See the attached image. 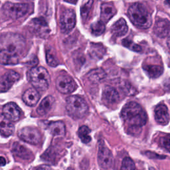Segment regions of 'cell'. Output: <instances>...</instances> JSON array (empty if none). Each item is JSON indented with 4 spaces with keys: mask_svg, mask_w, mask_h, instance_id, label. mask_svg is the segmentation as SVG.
I'll list each match as a JSON object with an SVG mask.
<instances>
[{
    "mask_svg": "<svg viewBox=\"0 0 170 170\" xmlns=\"http://www.w3.org/2000/svg\"><path fill=\"white\" fill-rule=\"evenodd\" d=\"M121 117L127 125L140 128L147 122V114L141 106L135 102H130L123 107Z\"/></svg>",
    "mask_w": 170,
    "mask_h": 170,
    "instance_id": "1",
    "label": "cell"
},
{
    "mask_svg": "<svg viewBox=\"0 0 170 170\" xmlns=\"http://www.w3.org/2000/svg\"><path fill=\"white\" fill-rule=\"evenodd\" d=\"M128 14L132 24L142 29L150 28L152 24V18L150 12L140 3L132 4L128 9Z\"/></svg>",
    "mask_w": 170,
    "mask_h": 170,
    "instance_id": "2",
    "label": "cell"
},
{
    "mask_svg": "<svg viewBox=\"0 0 170 170\" xmlns=\"http://www.w3.org/2000/svg\"><path fill=\"white\" fill-rule=\"evenodd\" d=\"M27 79L36 90L40 91L47 90L50 82L49 72L43 67L31 68L27 72Z\"/></svg>",
    "mask_w": 170,
    "mask_h": 170,
    "instance_id": "3",
    "label": "cell"
},
{
    "mask_svg": "<svg viewBox=\"0 0 170 170\" xmlns=\"http://www.w3.org/2000/svg\"><path fill=\"white\" fill-rule=\"evenodd\" d=\"M66 110L68 116L73 119H81L86 115L89 107L84 98L72 95L67 98Z\"/></svg>",
    "mask_w": 170,
    "mask_h": 170,
    "instance_id": "4",
    "label": "cell"
},
{
    "mask_svg": "<svg viewBox=\"0 0 170 170\" xmlns=\"http://www.w3.org/2000/svg\"><path fill=\"white\" fill-rule=\"evenodd\" d=\"M0 45L6 49L19 54L24 49L25 39L22 35L17 33H8L0 38Z\"/></svg>",
    "mask_w": 170,
    "mask_h": 170,
    "instance_id": "5",
    "label": "cell"
},
{
    "mask_svg": "<svg viewBox=\"0 0 170 170\" xmlns=\"http://www.w3.org/2000/svg\"><path fill=\"white\" fill-rule=\"evenodd\" d=\"M29 6L27 3L7 2L2 7L3 14L12 20H17L24 16L28 11Z\"/></svg>",
    "mask_w": 170,
    "mask_h": 170,
    "instance_id": "6",
    "label": "cell"
},
{
    "mask_svg": "<svg viewBox=\"0 0 170 170\" xmlns=\"http://www.w3.org/2000/svg\"><path fill=\"white\" fill-rule=\"evenodd\" d=\"M55 86L57 90L62 94L71 93L77 88L74 79L66 74H61L57 76L55 81Z\"/></svg>",
    "mask_w": 170,
    "mask_h": 170,
    "instance_id": "7",
    "label": "cell"
},
{
    "mask_svg": "<svg viewBox=\"0 0 170 170\" xmlns=\"http://www.w3.org/2000/svg\"><path fill=\"white\" fill-rule=\"evenodd\" d=\"M20 138L27 143L37 145L41 140V134L39 130L34 127L26 126L18 131Z\"/></svg>",
    "mask_w": 170,
    "mask_h": 170,
    "instance_id": "8",
    "label": "cell"
},
{
    "mask_svg": "<svg viewBox=\"0 0 170 170\" xmlns=\"http://www.w3.org/2000/svg\"><path fill=\"white\" fill-rule=\"evenodd\" d=\"M76 25V14L74 10L68 9L61 13L59 20V25L64 33H68Z\"/></svg>",
    "mask_w": 170,
    "mask_h": 170,
    "instance_id": "9",
    "label": "cell"
},
{
    "mask_svg": "<svg viewBox=\"0 0 170 170\" xmlns=\"http://www.w3.org/2000/svg\"><path fill=\"white\" fill-rule=\"evenodd\" d=\"M98 162L100 166L105 169L111 168L114 162V157L111 151L104 146L102 142H100L99 144Z\"/></svg>",
    "mask_w": 170,
    "mask_h": 170,
    "instance_id": "10",
    "label": "cell"
},
{
    "mask_svg": "<svg viewBox=\"0 0 170 170\" xmlns=\"http://www.w3.org/2000/svg\"><path fill=\"white\" fill-rule=\"evenodd\" d=\"M28 27L31 33L42 38L47 37L50 33L49 26L43 18H34L30 21Z\"/></svg>",
    "mask_w": 170,
    "mask_h": 170,
    "instance_id": "11",
    "label": "cell"
},
{
    "mask_svg": "<svg viewBox=\"0 0 170 170\" xmlns=\"http://www.w3.org/2000/svg\"><path fill=\"white\" fill-rule=\"evenodd\" d=\"M20 79V75L17 72L14 71L7 72L0 77V93H6Z\"/></svg>",
    "mask_w": 170,
    "mask_h": 170,
    "instance_id": "12",
    "label": "cell"
},
{
    "mask_svg": "<svg viewBox=\"0 0 170 170\" xmlns=\"http://www.w3.org/2000/svg\"><path fill=\"white\" fill-rule=\"evenodd\" d=\"M2 112L3 115L11 122H16L21 118L20 108L13 102H10L4 106Z\"/></svg>",
    "mask_w": 170,
    "mask_h": 170,
    "instance_id": "13",
    "label": "cell"
},
{
    "mask_svg": "<svg viewBox=\"0 0 170 170\" xmlns=\"http://www.w3.org/2000/svg\"><path fill=\"white\" fill-rule=\"evenodd\" d=\"M154 32L159 38L170 37V21L162 19L156 21L154 27Z\"/></svg>",
    "mask_w": 170,
    "mask_h": 170,
    "instance_id": "14",
    "label": "cell"
},
{
    "mask_svg": "<svg viewBox=\"0 0 170 170\" xmlns=\"http://www.w3.org/2000/svg\"><path fill=\"white\" fill-rule=\"evenodd\" d=\"M117 10L112 3H104L100 8V21L104 24L116 14Z\"/></svg>",
    "mask_w": 170,
    "mask_h": 170,
    "instance_id": "15",
    "label": "cell"
},
{
    "mask_svg": "<svg viewBox=\"0 0 170 170\" xmlns=\"http://www.w3.org/2000/svg\"><path fill=\"white\" fill-rule=\"evenodd\" d=\"M19 63V54L6 49L0 50V64L3 65H15Z\"/></svg>",
    "mask_w": 170,
    "mask_h": 170,
    "instance_id": "16",
    "label": "cell"
},
{
    "mask_svg": "<svg viewBox=\"0 0 170 170\" xmlns=\"http://www.w3.org/2000/svg\"><path fill=\"white\" fill-rule=\"evenodd\" d=\"M155 119L159 124L166 125L169 122V114L166 106L163 104L157 106L154 110Z\"/></svg>",
    "mask_w": 170,
    "mask_h": 170,
    "instance_id": "17",
    "label": "cell"
},
{
    "mask_svg": "<svg viewBox=\"0 0 170 170\" xmlns=\"http://www.w3.org/2000/svg\"><path fill=\"white\" fill-rule=\"evenodd\" d=\"M40 98V94L37 90L31 88L25 91L22 96V100L24 103L29 107H34L37 104Z\"/></svg>",
    "mask_w": 170,
    "mask_h": 170,
    "instance_id": "18",
    "label": "cell"
},
{
    "mask_svg": "<svg viewBox=\"0 0 170 170\" xmlns=\"http://www.w3.org/2000/svg\"><path fill=\"white\" fill-rule=\"evenodd\" d=\"M14 124L7 119L3 114H0V134L5 137H9L14 132Z\"/></svg>",
    "mask_w": 170,
    "mask_h": 170,
    "instance_id": "19",
    "label": "cell"
},
{
    "mask_svg": "<svg viewBox=\"0 0 170 170\" xmlns=\"http://www.w3.org/2000/svg\"><path fill=\"white\" fill-rule=\"evenodd\" d=\"M102 99L106 103L114 104L118 102L120 96H119L118 91L113 87L106 86L103 90Z\"/></svg>",
    "mask_w": 170,
    "mask_h": 170,
    "instance_id": "20",
    "label": "cell"
},
{
    "mask_svg": "<svg viewBox=\"0 0 170 170\" xmlns=\"http://www.w3.org/2000/svg\"><path fill=\"white\" fill-rule=\"evenodd\" d=\"M12 153L16 157L23 159H30L33 158V153L24 146L18 142H15L12 146Z\"/></svg>",
    "mask_w": 170,
    "mask_h": 170,
    "instance_id": "21",
    "label": "cell"
},
{
    "mask_svg": "<svg viewBox=\"0 0 170 170\" xmlns=\"http://www.w3.org/2000/svg\"><path fill=\"white\" fill-rule=\"evenodd\" d=\"M48 130L54 136H64L66 134L65 125L62 121L50 122L48 125Z\"/></svg>",
    "mask_w": 170,
    "mask_h": 170,
    "instance_id": "22",
    "label": "cell"
},
{
    "mask_svg": "<svg viewBox=\"0 0 170 170\" xmlns=\"http://www.w3.org/2000/svg\"><path fill=\"white\" fill-rule=\"evenodd\" d=\"M128 31V26L126 21L121 18L118 20L111 27V31L113 35L116 37H122L125 35Z\"/></svg>",
    "mask_w": 170,
    "mask_h": 170,
    "instance_id": "23",
    "label": "cell"
},
{
    "mask_svg": "<svg viewBox=\"0 0 170 170\" xmlns=\"http://www.w3.org/2000/svg\"><path fill=\"white\" fill-rule=\"evenodd\" d=\"M54 103V98L52 96H47L41 101L37 110V112L41 116L47 114L51 110L53 104Z\"/></svg>",
    "mask_w": 170,
    "mask_h": 170,
    "instance_id": "24",
    "label": "cell"
},
{
    "mask_svg": "<svg viewBox=\"0 0 170 170\" xmlns=\"http://www.w3.org/2000/svg\"><path fill=\"white\" fill-rule=\"evenodd\" d=\"M87 76H88V79L90 81L94 82V83H98L105 79L107 74L103 69L98 68L90 71Z\"/></svg>",
    "mask_w": 170,
    "mask_h": 170,
    "instance_id": "25",
    "label": "cell"
},
{
    "mask_svg": "<svg viewBox=\"0 0 170 170\" xmlns=\"http://www.w3.org/2000/svg\"><path fill=\"white\" fill-rule=\"evenodd\" d=\"M94 1L93 0H85L81 6V15L82 20L86 21L89 17L90 13L93 8Z\"/></svg>",
    "mask_w": 170,
    "mask_h": 170,
    "instance_id": "26",
    "label": "cell"
},
{
    "mask_svg": "<svg viewBox=\"0 0 170 170\" xmlns=\"http://www.w3.org/2000/svg\"><path fill=\"white\" fill-rule=\"evenodd\" d=\"M146 74L151 78H158L163 74V68L159 65H146L144 67Z\"/></svg>",
    "mask_w": 170,
    "mask_h": 170,
    "instance_id": "27",
    "label": "cell"
},
{
    "mask_svg": "<svg viewBox=\"0 0 170 170\" xmlns=\"http://www.w3.org/2000/svg\"><path fill=\"white\" fill-rule=\"evenodd\" d=\"M106 52L105 48L102 45L98 43H91L90 48V54L92 57L101 59Z\"/></svg>",
    "mask_w": 170,
    "mask_h": 170,
    "instance_id": "28",
    "label": "cell"
},
{
    "mask_svg": "<svg viewBox=\"0 0 170 170\" xmlns=\"http://www.w3.org/2000/svg\"><path fill=\"white\" fill-rule=\"evenodd\" d=\"M90 129L86 126H81L79 131H78V135H79L81 141L85 144H88L91 141V137L90 136Z\"/></svg>",
    "mask_w": 170,
    "mask_h": 170,
    "instance_id": "29",
    "label": "cell"
},
{
    "mask_svg": "<svg viewBox=\"0 0 170 170\" xmlns=\"http://www.w3.org/2000/svg\"><path fill=\"white\" fill-rule=\"evenodd\" d=\"M105 24L100 20L93 24L90 26L91 33L94 36H100L104 33L105 31Z\"/></svg>",
    "mask_w": 170,
    "mask_h": 170,
    "instance_id": "30",
    "label": "cell"
},
{
    "mask_svg": "<svg viewBox=\"0 0 170 170\" xmlns=\"http://www.w3.org/2000/svg\"><path fill=\"white\" fill-rule=\"evenodd\" d=\"M120 88L124 94L127 96H133L136 94V90L133 87L131 84L128 82H123L120 85Z\"/></svg>",
    "mask_w": 170,
    "mask_h": 170,
    "instance_id": "31",
    "label": "cell"
},
{
    "mask_svg": "<svg viewBox=\"0 0 170 170\" xmlns=\"http://www.w3.org/2000/svg\"><path fill=\"white\" fill-rule=\"evenodd\" d=\"M122 45L124 46V47H127L133 51L135 52H141L142 51V47L140 45L137 44H136L135 43L133 42V41L129 40V39H124L122 41Z\"/></svg>",
    "mask_w": 170,
    "mask_h": 170,
    "instance_id": "32",
    "label": "cell"
},
{
    "mask_svg": "<svg viewBox=\"0 0 170 170\" xmlns=\"http://www.w3.org/2000/svg\"><path fill=\"white\" fill-rule=\"evenodd\" d=\"M120 170H136L134 162L130 158H125L123 159Z\"/></svg>",
    "mask_w": 170,
    "mask_h": 170,
    "instance_id": "33",
    "label": "cell"
},
{
    "mask_svg": "<svg viewBox=\"0 0 170 170\" xmlns=\"http://www.w3.org/2000/svg\"><path fill=\"white\" fill-rule=\"evenodd\" d=\"M46 60H47L48 65L52 67H55L59 65L57 59L54 57V55L52 53H50L49 50H47L46 52Z\"/></svg>",
    "mask_w": 170,
    "mask_h": 170,
    "instance_id": "34",
    "label": "cell"
},
{
    "mask_svg": "<svg viewBox=\"0 0 170 170\" xmlns=\"http://www.w3.org/2000/svg\"><path fill=\"white\" fill-rule=\"evenodd\" d=\"M159 142L160 144L162 145L163 148L168 150L170 153V134L162 136L160 138Z\"/></svg>",
    "mask_w": 170,
    "mask_h": 170,
    "instance_id": "35",
    "label": "cell"
},
{
    "mask_svg": "<svg viewBox=\"0 0 170 170\" xmlns=\"http://www.w3.org/2000/svg\"><path fill=\"white\" fill-rule=\"evenodd\" d=\"M35 170H52V169L47 165H40L39 167H37Z\"/></svg>",
    "mask_w": 170,
    "mask_h": 170,
    "instance_id": "36",
    "label": "cell"
},
{
    "mask_svg": "<svg viewBox=\"0 0 170 170\" xmlns=\"http://www.w3.org/2000/svg\"><path fill=\"white\" fill-rule=\"evenodd\" d=\"M6 163V159L3 157H0V166H4Z\"/></svg>",
    "mask_w": 170,
    "mask_h": 170,
    "instance_id": "37",
    "label": "cell"
},
{
    "mask_svg": "<svg viewBox=\"0 0 170 170\" xmlns=\"http://www.w3.org/2000/svg\"><path fill=\"white\" fill-rule=\"evenodd\" d=\"M65 2L70 3H72V4H76V2H78V0H65Z\"/></svg>",
    "mask_w": 170,
    "mask_h": 170,
    "instance_id": "38",
    "label": "cell"
},
{
    "mask_svg": "<svg viewBox=\"0 0 170 170\" xmlns=\"http://www.w3.org/2000/svg\"><path fill=\"white\" fill-rule=\"evenodd\" d=\"M167 44H168V46L169 49H170V37H169V38H168V39Z\"/></svg>",
    "mask_w": 170,
    "mask_h": 170,
    "instance_id": "39",
    "label": "cell"
},
{
    "mask_svg": "<svg viewBox=\"0 0 170 170\" xmlns=\"http://www.w3.org/2000/svg\"><path fill=\"white\" fill-rule=\"evenodd\" d=\"M165 2L168 3V4H169V5L170 6V0H166V1H165Z\"/></svg>",
    "mask_w": 170,
    "mask_h": 170,
    "instance_id": "40",
    "label": "cell"
}]
</instances>
